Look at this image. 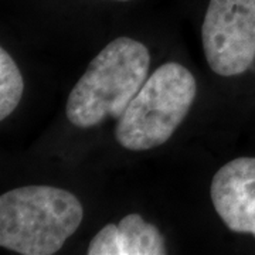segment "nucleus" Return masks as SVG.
Listing matches in <instances>:
<instances>
[{"label": "nucleus", "instance_id": "nucleus-3", "mask_svg": "<svg viewBox=\"0 0 255 255\" xmlns=\"http://www.w3.org/2000/svg\"><path fill=\"white\" fill-rule=\"evenodd\" d=\"M196 95L197 81L184 65H160L118 118V143L133 152L166 143L187 117Z\"/></svg>", "mask_w": 255, "mask_h": 255}, {"label": "nucleus", "instance_id": "nucleus-7", "mask_svg": "<svg viewBox=\"0 0 255 255\" xmlns=\"http://www.w3.org/2000/svg\"><path fill=\"white\" fill-rule=\"evenodd\" d=\"M24 81L13 57L1 47L0 48V119L13 114L23 97Z\"/></svg>", "mask_w": 255, "mask_h": 255}, {"label": "nucleus", "instance_id": "nucleus-4", "mask_svg": "<svg viewBox=\"0 0 255 255\" xmlns=\"http://www.w3.org/2000/svg\"><path fill=\"white\" fill-rule=\"evenodd\" d=\"M201 43L213 73L234 77L247 71L255 60V0H210Z\"/></svg>", "mask_w": 255, "mask_h": 255}, {"label": "nucleus", "instance_id": "nucleus-8", "mask_svg": "<svg viewBox=\"0 0 255 255\" xmlns=\"http://www.w3.org/2000/svg\"><path fill=\"white\" fill-rule=\"evenodd\" d=\"M115 1H128V0H115Z\"/></svg>", "mask_w": 255, "mask_h": 255}, {"label": "nucleus", "instance_id": "nucleus-5", "mask_svg": "<svg viewBox=\"0 0 255 255\" xmlns=\"http://www.w3.org/2000/svg\"><path fill=\"white\" fill-rule=\"evenodd\" d=\"M210 197L228 230L255 238V157H237L220 167Z\"/></svg>", "mask_w": 255, "mask_h": 255}, {"label": "nucleus", "instance_id": "nucleus-6", "mask_svg": "<svg viewBox=\"0 0 255 255\" xmlns=\"http://www.w3.org/2000/svg\"><path fill=\"white\" fill-rule=\"evenodd\" d=\"M167 253L160 230L139 214H128L119 224H107L92 238L88 255H163Z\"/></svg>", "mask_w": 255, "mask_h": 255}, {"label": "nucleus", "instance_id": "nucleus-1", "mask_svg": "<svg viewBox=\"0 0 255 255\" xmlns=\"http://www.w3.org/2000/svg\"><path fill=\"white\" fill-rule=\"evenodd\" d=\"M150 53L130 37H118L104 47L74 85L65 115L74 127L94 128L118 119L147 80Z\"/></svg>", "mask_w": 255, "mask_h": 255}, {"label": "nucleus", "instance_id": "nucleus-2", "mask_svg": "<svg viewBox=\"0 0 255 255\" xmlns=\"http://www.w3.org/2000/svg\"><path fill=\"white\" fill-rule=\"evenodd\" d=\"M84 217L71 191L31 184L0 196V246L21 255H53L74 236Z\"/></svg>", "mask_w": 255, "mask_h": 255}]
</instances>
